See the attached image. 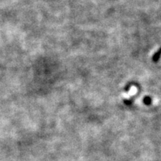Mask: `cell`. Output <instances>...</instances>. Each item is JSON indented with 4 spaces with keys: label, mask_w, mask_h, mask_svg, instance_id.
<instances>
[{
    "label": "cell",
    "mask_w": 161,
    "mask_h": 161,
    "mask_svg": "<svg viewBox=\"0 0 161 161\" xmlns=\"http://www.w3.org/2000/svg\"><path fill=\"white\" fill-rule=\"evenodd\" d=\"M143 102L145 104V105H151V98H149V97H145V98L143 99Z\"/></svg>",
    "instance_id": "7a4b0ae2"
},
{
    "label": "cell",
    "mask_w": 161,
    "mask_h": 161,
    "mask_svg": "<svg viewBox=\"0 0 161 161\" xmlns=\"http://www.w3.org/2000/svg\"><path fill=\"white\" fill-rule=\"evenodd\" d=\"M160 55H161V48L159 49L158 52L157 53H155L154 55L153 56V61H154V62L158 61V60H159V58H160Z\"/></svg>",
    "instance_id": "6da1fadb"
}]
</instances>
